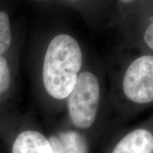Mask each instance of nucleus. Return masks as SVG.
<instances>
[{
    "mask_svg": "<svg viewBox=\"0 0 153 153\" xmlns=\"http://www.w3.org/2000/svg\"><path fill=\"white\" fill-rule=\"evenodd\" d=\"M82 66V49L76 39L68 34L56 35L47 47L43 63V83L49 96L67 99Z\"/></svg>",
    "mask_w": 153,
    "mask_h": 153,
    "instance_id": "nucleus-1",
    "label": "nucleus"
},
{
    "mask_svg": "<svg viewBox=\"0 0 153 153\" xmlns=\"http://www.w3.org/2000/svg\"><path fill=\"white\" fill-rule=\"evenodd\" d=\"M100 100L98 77L91 71H81L67 97V109L71 123L79 129L89 128L96 119Z\"/></svg>",
    "mask_w": 153,
    "mask_h": 153,
    "instance_id": "nucleus-2",
    "label": "nucleus"
},
{
    "mask_svg": "<svg viewBox=\"0 0 153 153\" xmlns=\"http://www.w3.org/2000/svg\"><path fill=\"white\" fill-rule=\"evenodd\" d=\"M121 87L130 103L153 104V55H140L132 60L123 75Z\"/></svg>",
    "mask_w": 153,
    "mask_h": 153,
    "instance_id": "nucleus-3",
    "label": "nucleus"
},
{
    "mask_svg": "<svg viewBox=\"0 0 153 153\" xmlns=\"http://www.w3.org/2000/svg\"><path fill=\"white\" fill-rule=\"evenodd\" d=\"M111 153H153V131L137 128L122 137Z\"/></svg>",
    "mask_w": 153,
    "mask_h": 153,
    "instance_id": "nucleus-4",
    "label": "nucleus"
},
{
    "mask_svg": "<svg viewBox=\"0 0 153 153\" xmlns=\"http://www.w3.org/2000/svg\"><path fill=\"white\" fill-rule=\"evenodd\" d=\"M12 153H53L49 139L37 130L20 133L12 146Z\"/></svg>",
    "mask_w": 153,
    "mask_h": 153,
    "instance_id": "nucleus-5",
    "label": "nucleus"
},
{
    "mask_svg": "<svg viewBox=\"0 0 153 153\" xmlns=\"http://www.w3.org/2000/svg\"><path fill=\"white\" fill-rule=\"evenodd\" d=\"M59 139L63 145L65 153H88L86 140L76 131L61 133Z\"/></svg>",
    "mask_w": 153,
    "mask_h": 153,
    "instance_id": "nucleus-6",
    "label": "nucleus"
},
{
    "mask_svg": "<svg viewBox=\"0 0 153 153\" xmlns=\"http://www.w3.org/2000/svg\"><path fill=\"white\" fill-rule=\"evenodd\" d=\"M12 42L10 17L4 11H0V56L10 47Z\"/></svg>",
    "mask_w": 153,
    "mask_h": 153,
    "instance_id": "nucleus-7",
    "label": "nucleus"
},
{
    "mask_svg": "<svg viewBox=\"0 0 153 153\" xmlns=\"http://www.w3.org/2000/svg\"><path fill=\"white\" fill-rule=\"evenodd\" d=\"M11 73L8 61L4 56H0V94L5 93L10 86Z\"/></svg>",
    "mask_w": 153,
    "mask_h": 153,
    "instance_id": "nucleus-8",
    "label": "nucleus"
},
{
    "mask_svg": "<svg viewBox=\"0 0 153 153\" xmlns=\"http://www.w3.org/2000/svg\"><path fill=\"white\" fill-rule=\"evenodd\" d=\"M143 38L146 45L153 51V22H152V23L149 24L147 27L146 28Z\"/></svg>",
    "mask_w": 153,
    "mask_h": 153,
    "instance_id": "nucleus-9",
    "label": "nucleus"
},
{
    "mask_svg": "<svg viewBox=\"0 0 153 153\" xmlns=\"http://www.w3.org/2000/svg\"><path fill=\"white\" fill-rule=\"evenodd\" d=\"M50 146L52 148L53 153H65V150L63 147V145L59 139V137L52 136L49 139Z\"/></svg>",
    "mask_w": 153,
    "mask_h": 153,
    "instance_id": "nucleus-10",
    "label": "nucleus"
},
{
    "mask_svg": "<svg viewBox=\"0 0 153 153\" xmlns=\"http://www.w3.org/2000/svg\"><path fill=\"white\" fill-rule=\"evenodd\" d=\"M120 1L122 3H123V4H130V3H132L134 0H120Z\"/></svg>",
    "mask_w": 153,
    "mask_h": 153,
    "instance_id": "nucleus-11",
    "label": "nucleus"
},
{
    "mask_svg": "<svg viewBox=\"0 0 153 153\" xmlns=\"http://www.w3.org/2000/svg\"><path fill=\"white\" fill-rule=\"evenodd\" d=\"M38 1H45V0H38Z\"/></svg>",
    "mask_w": 153,
    "mask_h": 153,
    "instance_id": "nucleus-12",
    "label": "nucleus"
},
{
    "mask_svg": "<svg viewBox=\"0 0 153 153\" xmlns=\"http://www.w3.org/2000/svg\"><path fill=\"white\" fill-rule=\"evenodd\" d=\"M72 1H75V0H72Z\"/></svg>",
    "mask_w": 153,
    "mask_h": 153,
    "instance_id": "nucleus-13",
    "label": "nucleus"
}]
</instances>
